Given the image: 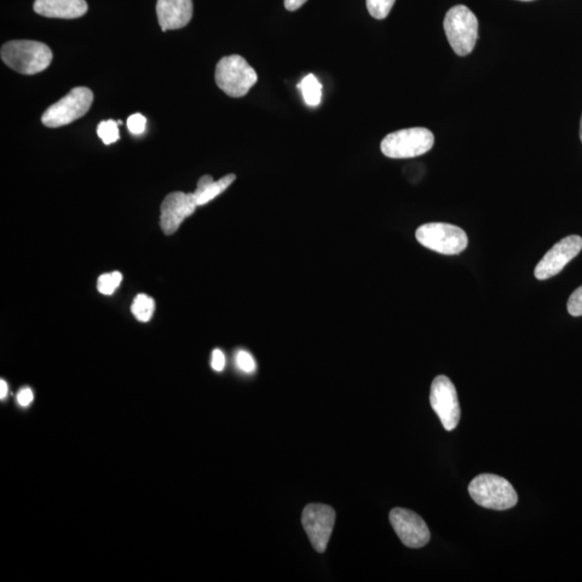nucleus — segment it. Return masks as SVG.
<instances>
[{
  "label": "nucleus",
  "mask_w": 582,
  "mask_h": 582,
  "mask_svg": "<svg viewBox=\"0 0 582 582\" xmlns=\"http://www.w3.org/2000/svg\"><path fill=\"white\" fill-rule=\"evenodd\" d=\"M236 364L242 371L251 373L256 369L255 360L252 359V356L247 351L240 350L238 355H236Z\"/></svg>",
  "instance_id": "nucleus-23"
},
{
  "label": "nucleus",
  "mask_w": 582,
  "mask_h": 582,
  "mask_svg": "<svg viewBox=\"0 0 582 582\" xmlns=\"http://www.w3.org/2000/svg\"><path fill=\"white\" fill-rule=\"evenodd\" d=\"M154 308L153 299L141 293V295L136 296L134 299L131 310L138 321L147 322L152 320Z\"/></svg>",
  "instance_id": "nucleus-17"
},
{
  "label": "nucleus",
  "mask_w": 582,
  "mask_h": 582,
  "mask_svg": "<svg viewBox=\"0 0 582 582\" xmlns=\"http://www.w3.org/2000/svg\"><path fill=\"white\" fill-rule=\"evenodd\" d=\"M198 204L193 193L173 192L161 205L160 224L166 235L174 234L184 219L194 214Z\"/></svg>",
  "instance_id": "nucleus-12"
},
{
  "label": "nucleus",
  "mask_w": 582,
  "mask_h": 582,
  "mask_svg": "<svg viewBox=\"0 0 582 582\" xmlns=\"http://www.w3.org/2000/svg\"><path fill=\"white\" fill-rule=\"evenodd\" d=\"M430 406L440 419L443 428L452 431L458 428L460 407L457 389L446 376L437 377L430 389Z\"/></svg>",
  "instance_id": "nucleus-9"
},
{
  "label": "nucleus",
  "mask_w": 582,
  "mask_h": 582,
  "mask_svg": "<svg viewBox=\"0 0 582 582\" xmlns=\"http://www.w3.org/2000/svg\"><path fill=\"white\" fill-rule=\"evenodd\" d=\"M157 15L163 32L181 30L192 19V0H158Z\"/></svg>",
  "instance_id": "nucleus-13"
},
{
  "label": "nucleus",
  "mask_w": 582,
  "mask_h": 582,
  "mask_svg": "<svg viewBox=\"0 0 582 582\" xmlns=\"http://www.w3.org/2000/svg\"><path fill=\"white\" fill-rule=\"evenodd\" d=\"M396 0H367L369 14L377 20H384L393 9Z\"/></svg>",
  "instance_id": "nucleus-20"
},
{
  "label": "nucleus",
  "mask_w": 582,
  "mask_h": 582,
  "mask_svg": "<svg viewBox=\"0 0 582 582\" xmlns=\"http://www.w3.org/2000/svg\"><path fill=\"white\" fill-rule=\"evenodd\" d=\"M0 56L5 65L22 74H36L47 69L54 59L47 44L34 40L5 43Z\"/></svg>",
  "instance_id": "nucleus-1"
},
{
  "label": "nucleus",
  "mask_w": 582,
  "mask_h": 582,
  "mask_svg": "<svg viewBox=\"0 0 582 582\" xmlns=\"http://www.w3.org/2000/svg\"><path fill=\"white\" fill-rule=\"evenodd\" d=\"M579 133H580V140H581V143H582V117H581V121H580V132H579Z\"/></svg>",
  "instance_id": "nucleus-28"
},
{
  "label": "nucleus",
  "mask_w": 582,
  "mask_h": 582,
  "mask_svg": "<svg viewBox=\"0 0 582 582\" xmlns=\"http://www.w3.org/2000/svg\"><path fill=\"white\" fill-rule=\"evenodd\" d=\"M33 400L34 395L31 389L22 390L19 395H17V401H19L20 405L23 407H27L28 405H30Z\"/></svg>",
  "instance_id": "nucleus-25"
},
{
  "label": "nucleus",
  "mask_w": 582,
  "mask_h": 582,
  "mask_svg": "<svg viewBox=\"0 0 582 582\" xmlns=\"http://www.w3.org/2000/svg\"><path fill=\"white\" fill-rule=\"evenodd\" d=\"M298 88L301 90L305 103L311 107L319 106L321 101L322 85L314 74H308L302 80V83L298 84Z\"/></svg>",
  "instance_id": "nucleus-16"
},
{
  "label": "nucleus",
  "mask_w": 582,
  "mask_h": 582,
  "mask_svg": "<svg viewBox=\"0 0 582 582\" xmlns=\"http://www.w3.org/2000/svg\"><path fill=\"white\" fill-rule=\"evenodd\" d=\"M34 11L52 19H78L88 11L85 0H36Z\"/></svg>",
  "instance_id": "nucleus-14"
},
{
  "label": "nucleus",
  "mask_w": 582,
  "mask_h": 582,
  "mask_svg": "<svg viewBox=\"0 0 582 582\" xmlns=\"http://www.w3.org/2000/svg\"><path fill=\"white\" fill-rule=\"evenodd\" d=\"M8 393V385L2 380L0 381V399L5 400Z\"/></svg>",
  "instance_id": "nucleus-27"
},
{
  "label": "nucleus",
  "mask_w": 582,
  "mask_h": 582,
  "mask_svg": "<svg viewBox=\"0 0 582 582\" xmlns=\"http://www.w3.org/2000/svg\"><path fill=\"white\" fill-rule=\"evenodd\" d=\"M307 2L308 0H285L284 5L288 11H296Z\"/></svg>",
  "instance_id": "nucleus-26"
},
{
  "label": "nucleus",
  "mask_w": 582,
  "mask_h": 582,
  "mask_svg": "<svg viewBox=\"0 0 582 582\" xmlns=\"http://www.w3.org/2000/svg\"><path fill=\"white\" fill-rule=\"evenodd\" d=\"M443 27L455 54L459 56L471 54L477 43L479 23L469 8L459 5L449 9L443 22Z\"/></svg>",
  "instance_id": "nucleus-4"
},
{
  "label": "nucleus",
  "mask_w": 582,
  "mask_h": 582,
  "mask_svg": "<svg viewBox=\"0 0 582 582\" xmlns=\"http://www.w3.org/2000/svg\"><path fill=\"white\" fill-rule=\"evenodd\" d=\"M416 238L426 249L448 256L459 255L469 245L463 229L443 222L423 224L417 230Z\"/></svg>",
  "instance_id": "nucleus-5"
},
{
  "label": "nucleus",
  "mask_w": 582,
  "mask_h": 582,
  "mask_svg": "<svg viewBox=\"0 0 582 582\" xmlns=\"http://www.w3.org/2000/svg\"><path fill=\"white\" fill-rule=\"evenodd\" d=\"M469 491L472 499L484 508L507 510L518 504V494L505 478L483 474L469 484Z\"/></svg>",
  "instance_id": "nucleus-3"
},
{
  "label": "nucleus",
  "mask_w": 582,
  "mask_h": 582,
  "mask_svg": "<svg viewBox=\"0 0 582 582\" xmlns=\"http://www.w3.org/2000/svg\"><path fill=\"white\" fill-rule=\"evenodd\" d=\"M121 281H123V274L120 272L105 273L100 276L97 280V290L103 295H113L116 288L119 287Z\"/></svg>",
  "instance_id": "nucleus-19"
},
{
  "label": "nucleus",
  "mask_w": 582,
  "mask_h": 582,
  "mask_svg": "<svg viewBox=\"0 0 582 582\" xmlns=\"http://www.w3.org/2000/svg\"><path fill=\"white\" fill-rule=\"evenodd\" d=\"M520 2H532V0H520Z\"/></svg>",
  "instance_id": "nucleus-29"
},
{
  "label": "nucleus",
  "mask_w": 582,
  "mask_h": 582,
  "mask_svg": "<svg viewBox=\"0 0 582 582\" xmlns=\"http://www.w3.org/2000/svg\"><path fill=\"white\" fill-rule=\"evenodd\" d=\"M434 143V134L429 129H405L386 136L381 143V152L390 159L416 158L429 153Z\"/></svg>",
  "instance_id": "nucleus-6"
},
{
  "label": "nucleus",
  "mask_w": 582,
  "mask_h": 582,
  "mask_svg": "<svg viewBox=\"0 0 582 582\" xmlns=\"http://www.w3.org/2000/svg\"><path fill=\"white\" fill-rule=\"evenodd\" d=\"M218 88L233 99L249 94L258 82V74L241 55L224 56L218 62L215 72Z\"/></svg>",
  "instance_id": "nucleus-2"
},
{
  "label": "nucleus",
  "mask_w": 582,
  "mask_h": 582,
  "mask_svg": "<svg viewBox=\"0 0 582 582\" xmlns=\"http://www.w3.org/2000/svg\"><path fill=\"white\" fill-rule=\"evenodd\" d=\"M147 119L141 113L132 114L128 119V129L132 134L140 135L146 130Z\"/></svg>",
  "instance_id": "nucleus-22"
},
{
  "label": "nucleus",
  "mask_w": 582,
  "mask_h": 582,
  "mask_svg": "<svg viewBox=\"0 0 582 582\" xmlns=\"http://www.w3.org/2000/svg\"><path fill=\"white\" fill-rule=\"evenodd\" d=\"M301 521L313 548L325 552L336 522V511L328 505L310 504L302 512Z\"/></svg>",
  "instance_id": "nucleus-8"
},
{
  "label": "nucleus",
  "mask_w": 582,
  "mask_h": 582,
  "mask_svg": "<svg viewBox=\"0 0 582 582\" xmlns=\"http://www.w3.org/2000/svg\"><path fill=\"white\" fill-rule=\"evenodd\" d=\"M582 250V238L579 235H569L552 247L535 268V278L540 281L548 280L560 273Z\"/></svg>",
  "instance_id": "nucleus-10"
},
{
  "label": "nucleus",
  "mask_w": 582,
  "mask_h": 582,
  "mask_svg": "<svg viewBox=\"0 0 582 582\" xmlns=\"http://www.w3.org/2000/svg\"><path fill=\"white\" fill-rule=\"evenodd\" d=\"M567 311L574 317L582 316V286L570 295L567 301Z\"/></svg>",
  "instance_id": "nucleus-21"
},
{
  "label": "nucleus",
  "mask_w": 582,
  "mask_h": 582,
  "mask_svg": "<svg viewBox=\"0 0 582 582\" xmlns=\"http://www.w3.org/2000/svg\"><path fill=\"white\" fill-rule=\"evenodd\" d=\"M119 123L114 120L102 121L97 126V135L101 138L105 145H112L120 140Z\"/></svg>",
  "instance_id": "nucleus-18"
},
{
  "label": "nucleus",
  "mask_w": 582,
  "mask_h": 582,
  "mask_svg": "<svg viewBox=\"0 0 582 582\" xmlns=\"http://www.w3.org/2000/svg\"><path fill=\"white\" fill-rule=\"evenodd\" d=\"M390 521L402 544L409 548H422L429 544L430 532L428 524L416 512L394 508L390 511Z\"/></svg>",
  "instance_id": "nucleus-11"
},
{
  "label": "nucleus",
  "mask_w": 582,
  "mask_h": 582,
  "mask_svg": "<svg viewBox=\"0 0 582 582\" xmlns=\"http://www.w3.org/2000/svg\"><path fill=\"white\" fill-rule=\"evenodd\" d=\"M224 365H226V359L221 350H215L212 351V367L215 371H222Z\"/></svg>",
  "instance_id": "nucleus-24"
},
{
  "label": "nucleus",
  "mask_w": 582,
  "mask_h": 582,
  "mask_svg": "<svg viewBox=\"0 0 582 582\" xmlns=\"http://www.w3.org/2000/svg\"><path fill=\"white\" fill-rule=\"evenodd\" d=\"M94 99V94L90 89L78 86L59 102L48 107L43 114L42 123L51 129L68 125L83 118L90 111Z\"/></svg>",
  "instance_id": "nucleus-7"
},
{
  "label": "nucleus",
  "mask_w": 582,
  "mask_h": 582,
  "mask_svg": "<svg viewBox=\"0 0 582 582\" xmlns=\"http://www.w3.org/2000/svg\"><path fill=\"white\" fill-rule=\"evenodd\" d=\"M234 174H229L215 182L211 175L202 176L198 182L197 190L193 192L198 206L205 205L219 194L226 192L235 181Z\"/></svg>",
  "instance_id": "nucleus-15"
}]
</instances>
